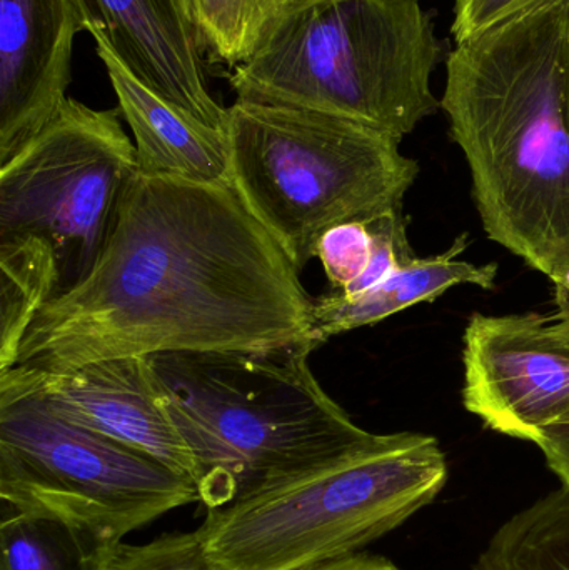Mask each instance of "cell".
Listing matches in <instances>:
<instances>
[{
	"instance_id": "obj_13",
	"label": "cell",
	"mask_w": 569,
	"mask_h": 570,
	"mask_svg": "<svg viewBox=\"0 0 569 570\" xmlns=\"http://www.w3.org/2000/svg\"><path fill=\"white\" fill-rule=\"evenodd\" d=\"M96 52L106 67L120 116L134 134L140 176L180 183L229 184V144L224 129L209 126L144 83L99 33Z\"/></svg>"
},
{
	"instance_id": "obj_16",
	"label": "cell",
	"mask_w": 569,
	"mask_h": 570,
	"mask_svg": "<svg viewBox=\"0 0 569 570\" xmlns=\"http://www.w3.org/2000/svg\"><path fill=\"white\" fill-rule=\"evenodd\" d=\"M116 546L62 519L3 505L0 570H106Z\"/></svg>"
},
{
	"instance_id": "obj_23",
	"label": "cell",
	"mask_w": 569,
	"mask_h": 570,
	"mask_svg": "<svg viewBox=\"0 0 569 570\" xmlns=\"http://www.w3.org/2000/svg\"><path fill=\"white\" fill-rule=\"evenodd\" d=\"M307 570H401L390 559L381 558V556L360 554L350 556V558L337 559V561L326 562V564L317 566V568Z\"/></svg>"
},
{
	"instance_id": "obj_18",
	"label": "cell",
	"mask_w": 569,
	"mask_h": 570,
	"mask_svg": "<svg viewBox=\"0 0 569 570\" xmlns=\"http://www.w3.org/2000/svg\"><path fill=\"white\" fill-rule=\"evenodd\" d=\"M291 0H183L204 59L236 69L246 62Z\"/></svg>"
},
{
	"instance_id": "obj_10",
	"label": "cell",
	"mask_w": 569,
	"mask_h": 570,
	"mask_svg": "<svg viewBox=\"0 0 569 570\" xmlns=\"http://www.w3.org/2000/svg\"><path fill=\"white\" fill-rule=\"evenodd\" d=\"M0 384L39 399L66 421L116 439L193 479L189 448L154 384L146 357L90 362L67 372H0Z\"/></svg>"
},
{
	"instance_id": "obj_17",
	"label": "cell",
	"mask_w": 569,
	"mask_h": 570,
	"mask_svg": "<svg viewBox=\"0 0 569 570\" xmlns=\"http://www.w3.org/2000/svg\"><path fill=\"white\" fill-rule=\"evenodd\" d=\"M473 570H569V488L561 485L508 519Z\"/></svg>"
},
{
	"instance_id": "obj_20",
	"label": "cell",
	"mask_w": 569,
	"mask_h": 570,
	"mask_svg": "<svg viewBox=\"0 0 569 570\" xmlns=\"http://www.w3.org/2000/svg\"><path fill=\"white\" fill-rule=\"evenodd\" d=\"M106 570H219L207 558L197 531L166 534L147 544L119 542Z\"/></svg>"
},
{
	"instance_id": "obj_1",
	"label": "cell",
	"mask_w": 569,
	"mask_h": 570,
	"mask_svg": "<svg viewBox=\"0 0 569 570\" xmlns=\"http://www.w3.org/2000/svg\"><path fill=\"white\" fill-rule=\"evenodd\" d=\"M311 308L300 274L229 184L137 174L99 259L39 312L13 367L313 345Z\"/></svg>"
},
{
	"instance_id": "obj_15",
	"label": "cell",
	"mask_w": 569,
	"mask_h": 570,
	"mask_svg": "<svg viewBox=\"0 0 569 570\" xmlns=\"http://www.w3.org/2000/svg\"><path fill=\"white\" fill-rule=\"evenodd\" d=\"M57 291L59 267L46 240L0 239V372L16 365L27 331Z\"/></svg>"
},
{
	"instance_id": "obj_2",
	"label": "cell",
	"mask_w": 569,
	"mask_h": 570,
	"mask_svg": "<svg viewBox=\"0 0 569 570\" xmlns=\"http://www.w3.org/2000/svg\"><path fill=\"white\" fill-rule=\"evenodd\" d=\"M440 102L484 233L557 279L569 267V0L457 43Z\"/></svg>"
},
{
	"instance_id": "obj_21",
	"label": "cell",
	"mask_w": 569,
	"mask_h": 570,
	"mask_svg": "<svg viewBox=\"0 0 569 570\" xmlns=\"http://www.w3.org/2000/svg\"><path fill=\"white\" fill-rule=\"evenodd\" d=\"M545 2L550 0H454L451 33L463 43Z\"/></svg>"
},
{
	"instance_id": "obj_5",
	"label": "cell",
	"mask_w": 569,
	"mask_h": 570,
	"mask_svg": "<svg viewBox=\"0 0 569 570\" xmlns=\"http://www.w3.org/2000/svg\"><path fill=\"white\" fill-rule=\"evenodd\" d=\"M450 469L433 435L366 448L223 508L197 529L219 570H307L360 554L430 505Z\"/></svg>"
},
{
	"instance_id": "obj_7",
	"label": "cell",
	"mask_w": 569,
	"mask_h": 570,
	"mask_svg": "<svg viewBox=\"0 0 569 570\" xmlns=\"http://www.w3.org/2000/svg\"><path fill=\"white\" fill-rule=\"evenodd\" d=\"M0 499L119 544L129 532L199 501V492L189 475L159 459L0 384Z\"/></svg>"
},
{
	"instance_id": "obj_11",
	"label": "cell",
	"mask_w": 569,
	"mask_h": 570,
	"mask_svg": "<svg viewBox=\"0 0 569 570\" xmlns=\"http://www.w3.org/2000/svg\"><path fill=\"white\" fill-rule=\"evenodd\" d=\"M82 30L77 0H0V166L66 102L73 39Z\"/></svg>"
},
{
	"instance_id": "obj_4",
	"label": "cell",
	"mask_w": 569,
	"mask_h": 570,
	"mask_svg": "<svg viewBox=\"0 0 569 570\" xmlns=\"http://www.w3.org/2000/svg\"><path fill=\"white\" fill-rule=\"evenodd\" d=\"M441 57L420 0H291L229 86L237 99L340 117L401 142L441 109L431 90Z\"/></svg>"
},
{
	"instance_id": "obj_24",
	"label": "cell",
	"mask_w": 569,
	"mask_h": 570,
	"mask_svg": "<svg viewBox=\"0 0 569 570\" xmlns=\"http://www.w3.org/2000/svg\"><path fill=\"white\" fill-rule=\"evenodd\" d=\"M551 283L555 285V305H557V312L553 314L555 328L561 341L569 347V267Z\"/></svg>"
},
{
	"instance_id": "obj_3",
	"label": "cell",
	"mask_w": 569,
	"mask_h": 570,
	"mask_svg": "<svg viewBox=\"0 0 569 570\" xmlns=\"http://www.w3.org/2000/svg\"><path fill=\"white\" fill-rule=\"evenodd\" d=\"M311 344L149 355L154 384L193 455L206 509L223 508L370 445L311 371Z\"/></svg>"
},
{
	"instance_id": "obj_8",
	"label": "cell",
	"mask_w": 569,
	"mask_h": 570,
	"mask_svg": "<svg viewBox=\"0 0 569 570\" xmlns=\"http://www.w3.org/2000/svg\"><path fill=\"white\" fill-rule=\"evenodd\" d=\"M137 174L136 146L119 109L97 110L67 97L0 166V239L46 240L56 254L60 295L99 259Z\"/></svg>"
},
{
	"instance_id": "obj_9",
	"label": "cell",
	"mask_w": 569,
	"mask_h": 570,
	"mask_svg": "<svg viewBox=\"0 0 569 570\" xmlns=\"http://www.w3.org/2000/svg\"><path fill=\"white\" fill-rule=\"evenodd\" d=\"M463 364L464 407L497 434L537 445L569 425V347L553 315H471Z\"/></svg>"
},
{
	"instance_id": "obj_14",
	"label": "cell",
	"mask_w": 569,
	"mask_h": 570,
	"mask_svg": "<svg viewBox=\"0 0 569 570\" xmlns=\"http://www.w3.org/2000/svg\"><path fill=\"white\" fill-rule=\"evenodd\" d=\"M468 247V234H461L447 253L416 257L390 279L360 295H344L331 288L313 298L310 338L320 347L334 335L374 325L413 305L434 302L458 285L493 288L498 264H477L461 259Z\"/></svg>"
},
{
	"instance_id": "obj_22",
	"label": "cell",
	"mask_w": 569,
	"mask_h": 570,
	"mask_svg": "<svg viewBox=\"0 0 569 570\" xmlns=\"http://www.w3.org/2000/svg\"><path fill=\"white\" fill-rule=\"evenodd\" d=\"M537 445L561 485L569 488V425H558L545 432Z\"/></svg>"
},
{
	"instance_id": "obj_19",
	"label": "cell",
	"mask_w": 569,
	"mask_h": 570,
	"mask_svg": "<svg viewBox=\"0 0 569 570\" xmlns=\"http://www.w3.org/2000/svg\"><path fill=\"white\" fill-rule=\"evenodd\" d=\"M374 253V234L367 220L337 224L323 234L316 259L323 264L331 288L347 292L363 277Z\"/></svg>"
},
{
	"instance_id": "obj_12",
	"label": "cell",
	"mask_w": 569,
	"mask_h": 570,
	"mask_svg": "<svg viewBox=\"0 0 569 570\" xmlns=\"http://www.w3.org/2000/svg\"><path fill=\"white\" fill-rule=\"evenodd\" d=\"M87 32L99 33L159 96L226 130L224 109L207 87L204 57L183 0H77Z\"/></svg>"
},
{
	"instance_id": "obj_6",
	"label": "cell",
	"mask_w": 569,
	"mask_h": 570,
	"mask_svg": "<svg viewBox=\"0 0 569 570\" xmlns=\"http://www.w3.org/2000/svg\"><path fill=\"white\" fill-rule=\"evenodd\" d=\"M226 134L229 186L297 274L326 230L403 207L420 174L394 137L296 107L236 99Z\"/></svg>"
}]
</instances>
